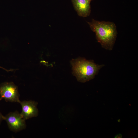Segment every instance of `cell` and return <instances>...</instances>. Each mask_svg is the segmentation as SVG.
<instances>
[{
  "mask_svg": "<svg viewBox=\"0 0 138 138\" xmlns=\"http://www.w3.org/2000/svg\"><path fill=\"white\" fill-rule=\"evenodd\" d=\"M0 101L4 99L7 101L19 103V94L18 88L12 82H5L0 85Z\"/></svg>",
  "mask_w": 138,
  "mask_h": 138,
  "instance_id": "3957f363",
  "label": "cell"
},
{
  "mask_svg": "<svg viewBox=\"0 0 138 138\" xmlns=\"http://www.w3.org/2000/svg\"><path fill=\"white\" fill-rule=\"evenodd\" d=\"M22 107V111L20 113L25 120L37 116L38 113L37 108L38 103L33 101H24L19 102Z\"/></svg>",
  "mask_w": 138,
  "mask_h": 138,
  "instance_id": "5b68a950",
  "label": "cell"
},
{
  "mask_svg": "<svg viewBox=\"0 0 138 138\" xmlns=\"http://www.w3.org/2000/svg\"><path fill=\"white\" fill-rule=\"evenodd\" d=\"M9 129L15 132L20 131L26 127L25 120L17 111L10 112L4 116Z\"/></svg>",
  "mask_w": 138,
  "mask_h": 138,
  "instance_id": "277c9868",
  "label": "cell"
},
{
  "mask_svg": "<svg viewBox=\"0 0 138 138\" xmlns=\"http://www.w3.org/2000/svg\"><path fill=\"white\" fill-rule=\"evenodd\" d=\"M4 116L2 115L0 112V123L1 121L3 120Z\"/></svg>",
  "mask_w": 138,
  "mask_h": 138,
  "instance_id": "52a82bcc",
  "label": "cell"
},
{
  "mask_svg": "<svg viewBox=\"0 0 138 138\" xmlns=\"http://www.w3.org/2000/svg\"><path fill=\"white\" fill-rule=\"evenodd\" d=\"M91 30L95 33L98 42L104 49L112 50L116 40L117 32L115 24L112 22L99 21L92 19L87 22Z\"/></svg>",
  "mask_w": 138,
  "mask_h": 138,
  "instance_id": "6da1fadb",
  "label": "cell"
},
{
  "mask_svg": "<svg viewBox=\"0 0 138 138\" xmlns=\"http://www.w3.org/2000/svg\"><path fill=\"white\" fill-rule=\"evenodd\" d=\"M73 73L78 81L85 82L93 79L104 65H98L92 60L79 58L71 61Z\"/></svg>",
  "mask_w": 138,
  "mask_h": 138,
  "instance_id": "7a4b0ae2",
  "label": "cell"
},
{
  "mask_svg": "<svg viewBox=\"0 0 138 138\" xmlns=\"http://www.w3.org/2000/svg\"><path fill=\"white\" fill-rule=\"evenodd\" d=\"M92 0H71V1L78 15L84 17L90 15L91 12L90 4Z\"/></svg>",
  "mask_w": 138,
  "mask_h": 138,
  "instance_id": "8992f818",
  "label": "cell"
},
{
  "mask_svg": "<svg viewBox=\"0 0 138 138\" xmlns=\"http://www.w3.org/2000/svg\"><path fill=\"white\" fill-rule=\"evenodd\" d=\"M0 68H3V69H5V70H6V71H9V70H7L5 69H4V68H2V67H0Z\"/></svg>",
  "mask_w": 138,
  "mask_h": 138,
  "instance_id": "9c48e42d",
  "label": "cell"
},
{
  "mask_svg": "<svg viewBox=\"0 0 138 138\" xmlns=\"http://www.w3.org/2000/svg\"><path fill=\"white\" fill-rule=\"evenodd\" d=\"M122 137V135L121 134H118V135H116V136H115V138H120L121 137Z\"/></svg>",
  "mask_w": 138,
  "mask_h": 138,
  "instance_id": "ba28073f",
  "label": "cell"
}]
</instances>
